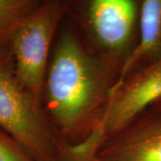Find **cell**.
<instances>
[{"label": "cell", "mask_w": 161, "mask_h": 161, "mask_svg": "<svg viewBox=\"0 0 161 161\" xmlns=\"http://www.w3.org/2000/svg\"><path fill=\"white\" fill-rule=\"evenodd\" d=\"M7 39L0 42V128L34 161H62L64 145L43 107L17 77Z\"/></svg>", "instance_id": "7a4b0ae2"}, {"label": "cell", "mask_w": 161, "mask_h": 161, "mask_svg": "<svg viewBox=\"0 0 161 161\" xmlns=\"http://www.w3.org/2000/svg\"><path fill=\"white\" fill-rule=\"evenodd\" d=\"M68 7L65 1H40L7 39L17 77L41 106L52 41Z\"/></svg>", "instance_id": "3957f363"}, {"label": "cell", "mask_w": 161, "mask_h": 161, "mask_svg": "<svg viewBox=\"0 0 161 161\" xmlns=\"http://www.w3.org/2000/svg\"><path fill=\"white\" fill-rule=\"evenodd\" d=\"M141 1L91 0L85 3L84 20L102 58L116 71L135 46Z\"/></svg>", "instance_id": "5b68a950"}, {"label": "cell", "mask_w": 161, "mask_h": 161, "mask_svg": "<svg viewBox=\"0 0 161 161\" xmlns=\"http://www.w3.org/2000/svg\"><path fill=\"white\" fill-rule=\"evenodd\" d=\"M138 29V40L121 65L114 86L161 57V0L141 1Z\"/></svg>", "instance_id": "52a82bcc"}, {"label": "cell", "mask_w": 161, "mask_h": 161, "mask_svg": "<svg viewBox=\"0 0 161 161\" xmlns=\"http://www.w3.org/2000/svg\"><path fill=\"white\" fill-rule=\"evenodd\" d=\"M149 109H154V110H158L161 111V98L159 100H158L152 107H150Z\"/></svg>", "instance_id": "30bf717a"}, {"label": "cell", "mask_w": 161, "mask_h": 161, "mask_svg": "<svg viewBox=\"0 0 161 161\" xmlns=\"http://www.w3.org/2000/svg\"><path fill=\"white\" fill-rule=\"evenodd\" d=\"M0 161H34L29 153L0 128Z\"/></svg>", "instance_id": "9c48e42d"}, {"label": "cell", "mask_w": 161, "mask_h": 161, "mask_svg": "<svg viewBox=\"0 0 161 161\" xmlns=\"http://www.w3.org/2000/svg\"><path fill=\"white\" fill-rule=\"evenodd\" d=\"M38 0H0V42L6 40L28 14L39 4Z\"/></svg>", "instance_id": "ba28073f"}, {"label": "cell", "mask_w": 161, "mask_h": 161, "mask_svg": "<svg viewBox=\"0 0 161 161\" xmlns=\"http://www.w3.org/2000/svg\"><path fill=\"white\" fill-rule=\"evenodd\" d=\"M94 161H161V111L148 109L107 139Z\"/></svg>", "instance_id": "8992f818"}, {"label": "cell", "mask_w": 161, "mask_h": 161, "mask_svg": "<svg viewBox=\"0 0 161 161\" xmlns=\"http://www.w3.org/2000/svg\"><path fill=\"white\" fill-rule=\"evenodd\" d=\"M161 98V57L113 86L108 103L94 131L73 147L78 161H94L104 142L121 131Z\"/></svg>", "instance_id": "277c9868"}, {"label": "cell", "mask_w": 161, "mask_h": 161, "mask_svg": "<svg viewBox=\"0 0 161 161\" xmlns=\"http://www.w3.org/2000/svg\"><path fill=\"white\" fill-rule=\"evenodd\" d=\"M117 73L71 31L60 35L48 63L42 107L65 146L83 142L97 127Z\"/></svg>", "instance_id": "6da1fadb"}]
</instances>
